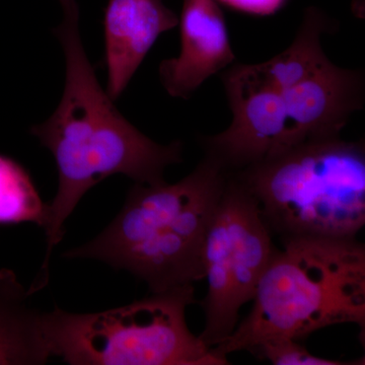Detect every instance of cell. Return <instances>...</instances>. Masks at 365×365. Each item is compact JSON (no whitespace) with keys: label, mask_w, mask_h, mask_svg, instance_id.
Segmentation results:
<instances>
[{"label":"cell","mask_w":365,"mask_h":365,"mask_svg":"<svg viewBox=\"0 0 365 365\" xmlns=\"http://www.w3.org/2000/svg\"><path fill=\"white\" fill-rule=\"evenodd\" d=\"M59 1L63 20L55 33L66 56V86L56 111L31 129L52 153L58 172V188L44 228L45 260L51 259L66 232L64 223L88 190L114 175L137 184H162L167 168L182 163L184 151L182 141L155 143L119 112L86 56L78 2Z\"/></svg>","instance_id":"6da1fadb"},{"label":"cell","mask_w":365,"mask_h":365,"mask_svg":"<svg viewBox=\"0 0 365 365\" xmlns=\"http://www.w3.org/2000/svg\"><path fill=\"white\" fill-rule=\"evenodd\" d=\"M228 176L217 160L204 155L175 184L135 182L115 220L95 239L63 256L127 271L144 281L150 292L203 280L206 235Z\"/></svg>","instance_id":"7a4b0ae2"},{"label":"cell","mask_w":365,"mask_h":365,"mask_svg":"<svg viewBox=\"0 0 365 365\" xmlns=\"http://www.w3.org/2000/svg\"><path fill=\"white\" fill-rule=\"evenodd\" d=\"M254 295L248 316L212 348L253 352L271 339L304 340L341 324L365 329V247L356 237H299L282 241Z\"/></svg>","instance_id":"3957f363"},{"label":"cell","mask_w":365,"mask_h":365,"mask_svg":"<svg viewBox=\"0 0 365 365\" xmlns=\"http://www.w3.org/2000/svg\"><path fill=\"white\" fill-rule=\"evenodd\" d=\"M230 174L282 241L356 237L364 227V141H307Z\"/></svg>","instance_id":"277c9868"},{"label":"cell","mask_w":365,"mask_h":365,"mask_svg":"<svg viewBox=\"0 0 365 365\" xmlns=\"http://www.w3.org/2000/svg\"><path fill=\"white\" fill-rule=\"evenodd\" d=\"M194 302L193 284H186L98 313L55 307L44 313L46 339L51 356L71 365L227 364L190 331Z\"/></svg>","instance_id":"5b68a950"},{"label":"cell","mask_w":365,"mask_h":365,"mask_svg":"<svg viewBox=\"0 0 365 365\" xmlns=\"http://www.w3.org/2000/svg\"><path fill=\"white\" fill-rule=\"evenodd\" d=\"M277 250L256 201L230 173L204 245L208 287L202 302L205 327L199 336L209 347L234 332L240 311L253 300Z\"/></svg>","instance_id":"8992f818"},{"label":"cell","mask_w":365,"mask_h":365,"mask_svg":"<svg viewBox=\"0 0 365 365\" xmlns=\"http://www.w3.org/2000/svg\"><path fill=\"white\" fill-rule=\"evenodd\" d=\"M232 123L215 135L204 136V153L235 173L284 150L287 114L282 91L259 64H232L220 72Z\"/></svg>","instance_id":"52a82bcc"},{"label":"cell","mask_w":365,"mask_h":365,"mask_svg":"<svg viewBox=\"0 0 365 365\" xmlns=\"http://www.w3.org/2000/svg\"><path fill=\"white\" fill-rule=\"evenodd\" d=\"M287 114L284 150L340 137L365 103V74L329 61L299 85L282 91Z\"/></svg>","instance_id":"ba28073f"},{"label":"cell","mask_w":365,"mask_h":365,"mask_svg":"<svg viewBox=\"0 0 365 365\" xmlns=\"http://www.w3.org/2000/svg\"><path fill=\"white\" fill-rule=\"evenodd\" d=\"M181 49L160 64V83L170 97L188 100L211 76L234 64L227 24L215 0H182Z\"/></svg>","instance_id":"9c48e42d"},{"label":"cell","mask_w":365,"mask_h":365,"mask_svg":"<svg viewBox=\"0 0 365 365\" xmlns=\"http://www.w3.org/2000/svg\"><path fill=\"white\" fill-rule=\"evenodd\" d=\"M179 25L163 0H109L104 18L107 93L117 100L163 33Z\"/></svg>","instance_id":"30bf717a"},{"label":"cell","mask_w":365,"mask_h":365,"mask_svg":"<svg viewBox=\"0 0 365 365\" xmlns=\"http://www.w3.org/2000/svg\"><path fill=\"white\" fill-rule=\"evenodd\" d=\"M29 297L14 271L0 270V365H41L52 357L44 313L29 306Z\"/></svg>","instance_id":"8fae6325"},{"label":"cell","mask_w":365,"mask_h":365,"mask_svg":"<svg viewBox=\"0 0 365 365\" xmlns=\"http://www.w3.org/2000/svg\"><path fill=\"white\" fill-rule=\"evenodd\" d=\"M331 26L323 11L314 7L307 9L294 42L285 51L259 63L262 71L281 91L306 81L330 61L324 52L322 37Z\"/></svg>","instance_id":"7c38bea8"},{"label":"cell","mask_w":365,"mask_h":365,"mask_svg":"<svg viewBox=\"0 0 365 365\" xmlns=\"http://www.w3.org/2000/svg\"><path fill=\"white\" fill-rule=\"evenodd\" d=\"M49 217V204L28 172L14 158L0 155V227L34 223L44 228Z\"/></svg>","instance_id":"4fadbf2b"},{"label":"cell","mask_w":365,"mask_h":365,"mask_svg":"<svg viewBox=\"0 0 365 365\" xmlns=\"http://www.w3.org/2000/svg\"><path fill=\"white\" fill-rule=\"evenodd\" d=\"M252 353L259 359L269 360L276 365L364 364V359L359 362H346L316 356L304 346L300 345L299 341L294 339L267 340L261 343Z\"/></svg>","instance_id":"5bb4252c"},{"label":"cell","mask_w":365,"mask_h":365,"mask_svg":"<svg viewBox=\"0 0 365 365\" xmlns=\"http://www.w3.org/2000/svg\"><path fill=\"white\" fill-rule=\"evenodd\" d=\"M228 6L234 7L237 11L245 13L261 14H271L282 6L285 0H220Z\"/></svg>","instance_id":"9a60e30c"}]
</instances>
